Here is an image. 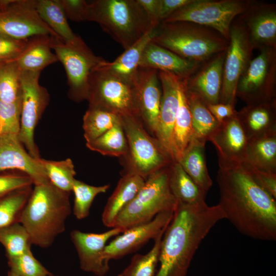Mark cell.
<instances>
[{
    "label": "cell",
    "instance_id": "obj_15",
    "mask_svg": "<svg viewBox=\"0 0 276 276\" xmlns=\"http://www.w3.org/2000/svg\"><path fill=\"white\" fill-rule=\"evenodd\" d=\"M133 85L137 117L155 137L162 93L158 71L139 67Z\"/></svg>",
    "mask_w": 276,
    "mask_h": 276
},
{
    "label": "cell",
    "instance_id": "obj_14",
    "mask_svg": "<svg viewBox=\"0 0 276 276\" xmlns=\"http://www.w3.org/2000/svg\"><path fill=\"white\" fill-rule=\"evenodd\" d=\"M0 33L19 39L42 34L59 37L41 19L32 0H7L0 10Z\"/></svg>",
    "mask_w": 276,
    "mask_h": 276
},
{
    "label": "cell",
    "instance_id": "obj_12",
    "mask_svg": "<svg viewBox=\"0 0 276 276\" xmlns=\"http://www.w3.org/2000/svg\"><path fill=\"white\" fill-rule=\"evenodd\" d=\"M228 41L223 64L220 102L235 106L238 80L251 60L254 50L247 29L239 16L231 25Z\"/></svg>",
    "mask_w": 276,
    "mask_h": 276
},
{
    "label": "cell",
    "instance_id": "obj_39",
    "mask_svg": "<svg viewBox=\"0 0 276 276\" xmlns=\"http://www.w3.org/2000/svg\"><path fill=\"white\" fill-rule=\"evenodd\" d=\"M21 99V70L16 61L0 66V101L14 103Z\"/></svg>",
    "mask_w": 276,
    "mask_h": 276
},
{
    "label": "cell",
    "instance_id": "obj_34",
    "mask_svg": "<svg viewBox=\"0 0 276 276\" xmlns=\"http://www.w3.org/2000/svg\"><path fill=\"white\" fill-rule=\"evenodd\" d=\"M91 151L103 155L124 157L128 153V144L121 118L113 126L96 139L86 143Z\"/></svg>",
    "mask_w": 276,
    "mask_h": 276
},
{
    "label": "cell",
    "instance_id": "obj_41",
    "mask_svg": "<svg viewBox=\"0 0 276 276\" xmlns=\"http://www.w3.org/2000/svg\"><path fill=\"white\" fill-rule=\"evenodd\" d=\"M109 185L94 186L75 179L72 192L74 195L73 212L75 217L81 220L86 218L95 198L101 193H105Z\"/></svg>",
    "mask_w": 276,
    "mask_h": 276
},
{
    "label": "cell",
    "instance_id": "obj_13",
    "mask_svg": "<svg viewBox=\"0 0 276 276\" xmlns=\"http://www.w3.org/2000/svg\"><path fill=\"white\" fill-rule=\"evenodd\" d=\"M40 72L21 71V110L19 139L34 158H40L34 132L50 101L47 89L39 82Z\"/></svg>",
    "mask_w": 276,
    "mask_h": 276
},
{
    "label": "cell",
    "instance_id": "obj_18",
    "mask_svg": "<svg viewBox=\"0 0 276 276\" xmlns=\"http://www.w3.org/2000/svg\"><path fill=\"white\" fill-rule=\"evenodd\" d=\"M162 87V99L155 138L173 162H177L174 142V128L178 108L179 78L158 71Z\"/></svg>",
    "mask_w": 276,
    "mask_h": 276
},
{
    "label": "cell",
    "instance_id": "obj_30",
    "mask_svg": "<svg viewBox=\"0 0 276 276\" xmlns=\"http://www.w3.org/2000/svg\"><path fill=\"white\" fill-rule=\"evenodd\" d=\"M169 187L178 203L194 204L205 201L207 192L199 187L178 162L170 167Z\"/></svg>",
    "mask_w": 276,
    "mask_h": 276
},
{
    "label": "cell",
    "instance_id": "obj_24",
    "mask_svg": "<svg viewBox=\"0 0 276 276\" xmlns=\"http://www.w3.org/2000/svg\"><path fill=\"white\" fill-rule=\"evenodd\" d=\"M236 114L248 140L276 133V100L246 105Z\"/></svg>",
    "mask_w": 276,
    "mask_h": 276
},
{
    "label": "cell",
    "instance_id": "obj_25",
    "mask_svg": "<svg viewBox=\"0 0 276 276\" xmlns=\"http://www.w3.org/2000/svg\"><path fill=\"white\" fill-rule=\"evenodd\" d=\"M145 180L135 173H125L122 175L102 214V221L105 226L114 227L117 217L135 197Z\"/></svg>",
    "mask_w": 276,
    "mask_h": 276
},
{
    "label": "cell",
    "instance_id": "obj_10",
    "mask_svg": "<svg viewBox=\"0 0 276 276\" xmlns=\"http://www.w3.org/2000/svg\"><path fill=\"white\" fill-rule=\"evenodd\" d=\"M250 0H191L163 22L188 21L210 28L229 41L233 21L247 9Z\"/></svg>",
    "mask_w": 276,
    "mask_h": 276
},
{
    "label": "cell",
    "instance_id": "obj_26",
    "mask_svg": "<svg viewBox=\"0 0 276 276\" xmlns=\"http://www.w3.org/2000/svg\"><path fill=\"white\" fill-rule=\"evenodd\" d=\"M156 28L150 30L112 62L105 60L100 66L124 80L133 83L139 68L143 52L155 34Z\"/></svg>",
    "mask_w": 276,
    "mask_h": 276
},
{
    "label": "cell",
    "instance_id": "obj_23",
    "mask_svg": "<svg viewBox=\"0 0 276 276\" xmlns=\"http://www.w3.org/2000/svg\"><path fill=\"white\" fill-rule=\"evenodd\" d=\"M200 64L185 59L151 40L143 52L139 67L168 73L183 79L192 74Z\"/></svg>",
    "mask_w": 276,
    "mask_h": 276
},
{
    "label": "cell",
    "instance_id": "obj_44",
    "mask_svg": "<svg viewBox=\"0 0 276 276\" xmlns=\"http://www.w3.org/2000/svg\"><path fill=\"white\" fill-rule=\"evenodd\" d=\"M34 185L31 177L18 171L0 173V198L18 189Z\"/></svg>",
    "mask_w": 276,
    "mask_h": 276
},
{
    "label": "cell",
    "instance_id": "obj_53",
    "mask_svg": "<svg viewBox=\"0 0 276 276\" xmlns=\"http://www.w3.org/2000/svg\"><path fill=\"white\" fill-rule=\"evenodd\" d=\"M1 65H0V66H1Z\"/></svg>",
    "mask_w": 276,
    "mask_h": 276
},
{
    "label": "cell",
    "instance_id": "obj_49",
    "mask_svg": "<svg viewBox=\"0 0 276 276\" xmlns=\"http://www.w3.org/2000/svg\"><path fill=\"white\" fill-rule=\"evenodd\" d=\"M207 106L211 113L220 123L234 116L237 111L234 106L228 104L219 102Z\"/></svg>",
    "mask_w": 276,
    "mask_h": 276
},
{
    "label": "cell",
    "instance_id": "obj_35",
    "mask_svg": "<svg viewBox=\"0 0 276 276\" xmlns=\"http://www.w3.org/2000/svg\"><path fill=\"white\" fill-rule=\"evenodd\" d=\"M32 189V186L25 187L0 198V228L19 223Z\"/></svg>",
    "mask_w": 276,
    "mask_h": 276
},
{
    "label": "cell",
    "instance_id": "obj_9",
    "mask_svg": "<svg viewBox=\"0 0 276 276\" xmlns=\"http://www.w3.org/2000/svg\"><path fill=\"white\" fill-rule=\"evenodd\" d=\"M99 65L91 71L89 76L87 99L88 107L120 117H138L133 83L124 80Z\"/></svg>",
    "mask_w": 276,
    "mask_h": 276
},
{
    "label": "cell",
    "instance_id": "obj_36",
    "mask_svg": "<svg viewBox=\"0 0 276 276\" xmlns=\"http://www.w3.org/2000/svg\"><path fill=\"white\" fill-rule=\"evenodd\" d=\"M51 183L58 189L71 193L76 172L71 158L55 161L39 158Z\"/></svg>",
    "mask_w": 276,
    "mask_h": 276
},
{
    "label": "cell",
    "instance_id": "obj_1",
    "mask_svg": "<svg viewBox=\"0 0 276 276\" xmlns=\"http://www.w3.org/2000/svg\"><path fill=\"white\" fill-rule=\"evenodd\" d=\"M218 205L241 234L252 239L276 240V199L240 163L218 162Z\"/></svg>",
    "mask_w": 276,
    "mask_h": 276
},
{
    "label": "cell",
    "instance_id": "obj_40",
    "mask_svg": "<svg viewBox=\"0 0 276 276\" xmlns=\"http://www.w3.org/2000/svg\"><path fill=\"white\" fill-rule=\"evenodd\" d=\"M0 243L5 247L7 258L22 255L31 249L30 236L20 223L0 228Z\"/></svg>",
    "mask_w": 276,
    "mask_h": 276
},
{
    "label": "cell",
    "instance_id": "obj_45",
    "mask_svg": "<svg viewBox=\"0 0 276 276\" xmlns=\"http://www.w3.org/2000/svg\"><path fill=\"white\" fill-rule=\"evenodd\" d=\"M28 39H19L0 33V65L16 61L25 50Z\"/></svg>",
    "mask_w": 276,
    "mask_h": 276
},
{
    "label": "cell",
    "instance_id": "obj_52",
    "mask_svg": "<svg viewBox=\"0 0 276 276\" xmlns=\"http://www.w3.org/2000/svg\"><path fill=\"white\" fill-rule=\"evenodd\" d=\"M49 276H55L54 274H53L52 273H51V275H50Z\"/></svg>",
    "mask_w": 276,
    "mask_h": 276
},
{
    "label": "cell",
    "instance_id": "obj_46",
    "mask_svg": "<svg viewBox=\"0 0 276 276\" xmlns=\"http://www.w3.org/2000/svg\"><path fill=\"white\" fill-rule=\"evenodd\" d=\"M242 164L258 183L276 199V173L260 170L245 163Z\"/></svg>",
    "mask_w": 276,
    "mask_h": 276
},
{
    "label": "cell",
    "instance_id": "obj_32",
    "mask_svg": "<svg viewBox=\"0 0 276 276\" xmlns=\"http://www.w3.org/2000/svg\"><path fill=\"white\" fill-rule=\"evenodd\" d=\"M35 8L41 19L63 41L77 37L68 24L61 0L35 1Z\"/></svg>",
    "mask_w": 276,
    "mask_h": 276
},
{
    "label": "cell",
    "instance_id": "obj_2",
    "mask_svg": "<svg viewBox=\"0 0 276 276\" xmlns=\"http://www.w3.org/2000/svg\"><path fill=\"white\" fill-rule=\"evenodd\" d=\"M223 219L218 204L178 203L162 239L159 267L155 276H186L202 240Z\"/></svg>",
    "mask_w": 276,
    "mask_h": 276
},
{
    "label": "cell",
    "instance_id": "obj_33",
    "mask_svg": "<svg viewBox=\"0 0 276 276\" xmlns=\"http://www.w3.org/2000/svg\"><path fill=\"white\" fill-rule=\"evenodd\" d=\"M177 94L178 103L174 128V142L177 162H178L193 137L191 115L182 78L179 79Z\"/></svg>",
    "mask_w": 276,
    "mask_h": 276
},
{
    "label": "cell",
    "instance_id": "obj_37",
    "mask_svg": "<svg viewBox=\"0 0 276 276\" xmlns=\"http://www.w3.org/2000/svg\"><path fill=\"white\" fill-rule=\"evenodd\" d=\"M121 117L103 110L88 108L83 118V129L86 143L92 141L120 121Z\"/></svg>",
    "mask_w": 276,
    "mask_h": 276
},
{
    "label": "cell",
    "instance_id": "obj_19",
    "mask_svg": "<svg viewBox=\"0 0 276 276\" xmlns=\"http://www.w3.org/2000/svg\"><path fill=\"white\" fill-rule=\"evenodd\" d=\"M246 26L254 49H276V5L251 1L239 15Z\"/></svg>",
    "mask_w": 276,
    "mask_h": 276
},
{
    "label": "cell",
    "instance_id": "obj_43",
    "mask_svg": "<svg viewBox=\"0 0 276 276\" xmlns=\"http://www.w3.org/2000/svg\"><path fill=\"white\" fill-rule=\"evenodd\" d=\"M21 99L14 103L0 101V134L18 135L20 129Z\"/></svg>",
    "mask_w": 276,
    "mask_h": 276
},
{
    "label": "cell",
    "instance_id": "obj_27",
    "mask_svg": "<svg viewBox=\"0 0 276 276\" xmlns=\"http://www.w3.org/2000/svg\"><path fill=\"white\" fill-rule=\"evenodd\" d=\"M51 36L42 34L28 38L25 50L16 60L22 71L41 72L58 61L56 54L52 52Z\"/></svg>",
    "mask_w": 276,
    "mask_h": 276
},
{
    "label": "cell",
    "instance_id": "obj_20",
    "mask_svg": "<svg viewBox=\"0 0 276 276\" xmlns=\"http://www.w3.org/2000/svg\"><path fill=\"white\" fill-rule=\"evenodd\" d=\"M18 171L32 179L34 185L50 182L39 161L27 151L18 135L0 134V173Z\"/></svg>",
    "mask_w": 276,
    "mask_h": 276
},
{
    "label": "cell",
    "instance_id": "obj_31",
    "mask_svg": "<svg viewBox=\"0 0 276 276\" xmlns=\"http://www.w3.org/2000/svg\"><path fill=\"white\" fill-rule=\"evenodd\" d=\"M243 163L276 173V133L248 140Z\"/></svg>",
    "mask_w": 276,
    "mask_h": 276
},
{
    "label": "cell",
    "instance_id": "obj_51",
    "mask_svg": "<svg viewBox=\"0 0 276 276\" xmlns=\"http://www.w3.org/2000/svg\"><path fill=\"white\" fill-rule=\"evenodd\" d=\"M8 276H19V275L16 274L13 271H11V270H9V271L8 272Z\"/></svg>",
    "mask_w": 276,
    "mask_h": 276
},
{
    "label": "cell",
    "instance_id": "obj_42",
    "mask_svg": "<svg viewBox=\"0 0 276 276\" xmlns=\"http://www.w3.org/2000/svg\"><path fill=\"white\" fill-rule=\"evenodd\" d=\"M7 259L10 270L19 276H49L52 273L35 258L31 249Z\"/></svg>",
    "mask_w": 276,
    "mask_h": 276
},
{
    "label": "cell",
    "instance_id": "obj_3",
    "mask_svg": "<svg viewBox=\"0 0 276 276\" xmlns=\"http://www.w3.org/2000/svg\"><path fill=\"white\" fill-rule=\"evenodd\" d=\"M34 186L19 223L27 230L32 244L47 248L65 230V221L71 213V193L50 182Z\"/></svg>",
    "mask_w": 276,
    "mask_h": 276
},
{
    "label": "cell",
    "instance_id": "obj_16",
    "mask_svg": "<svg viewBox=\"0 0 276 276\" xmlns=\"http://www.w3.org/2000/svg\"><path fill=\"white\" fill-rule=\"evenodd\" d=\"M173 211L165 212L156 215L152 220L136 225L117 236L106 245L103 259L109 262L131 254L151 239L154 240L164 233L170 223Z\"/></svg>",
    "mask_w": 276,
    "mask_h": 276
},
{
    "label": "cell",
    "instance_id": "obj_17",
    "mask_svg": "<svg viewBox=\"0 0 276 276\" xmlns=\"http://www.w3.org/2000/svg\"><path fill=\"white\" fill-rule=\"evenodd\" d=\"M118 227L101 233L83 232L74 229L70 237L79 260L80 268L97 276H104L109 270V262L103 259L107 242L112 237L122 233Z\"/></svg>",
    "mask_w": 276,
    "mask_h": 276
},
{
    "label": "cell",
    "instance_id": "obj_29",
    "mask_svg": "<svg viewBox=\"0 0 276 276\" xmlns=\"http://www.w3.org/2000/svg\"><path fill=\"white\" fill-rule=\"evenodd\" d=\"M185 87L192 118V139L205 143L220 123L211 113L207 104L196 94L187 89L185 85Z\"/></svg>",
    "mask_w": 276,
    "mask_h": 276
},
{
    "label": "cell",
    "instance_id": "obj_50",
    "mask_svg": "<svg viewBox=\"0 0 276 276\" xmlns=\"http://www.w3.org/2000/svg\"><path fill=\"white\" fill-rule=\"evenodd\" d=\"M191 0H160V23L174 12L189 3Z\"/></svg>",
    "mask_w": 276,
    "mask_h": 276
},
{
    "label": "cell",
    "instance_id": "obj_28",
    "mask_svg": "<svg viewBox=\"0 0 276 276\" xmlns=\"http://www.w3.org/2000/svg\"><path fill=\"white\" fill-rule=\"evenodd\" d=\"M205 144L192 139L178 162L193 181L208 192L213 182L206 167Z\"/></svg>",
    "mask_w": 276,
    "mask_h": 276
},
{
    "label": "cell",
    "instance_id": "obj_21",
    "mask_svg": "<svg viewBox=\"0 0 276 276\" xmlns=\"http://www.w3.org/2000/svg\"><path fill=\"white\" fill-rule=\"evenodd\" d=\"M226 50L201 63L192 74L183 79L186 89L198 96L207 105L220 102Z\"/></svg>",
    "mask_w": 276,
    "mask_h": 276
},
{
    "label": "cell",
    "instance_id": "obj_11",
    "mask_svg": "<svg viewBox=\"0 0 276 276\" xmlns=\"http://www.w3.org/2000/svg\"><path fill=\"white\" fill-rule=\"evenodd\" d=\"M236 96L246 105L276 100V49L259 50L240 76Z\"/></svg>",
    "mask_w": 276,
    "mask_h": 276
},
{
    "label": "cell",
    "instance_id": "obj_38",
    "mask_svg": "<svg viewBox=\"0 0 276 276\" xmlns=\"http://www.w3.org/2000/svg\"><path fill=\"white\" fill-rule=\"evenodd\" d=\"M164 233L154 240L153 246L148 252L134 255L129 265L118 276H155Z\"/></svg>",
    "mask_w": 276,
    "mask_h": 276
},
{
    "label": "cell",
    "instance_id": "obj_8",
    "mask_svg": "<svg viewBox=\"0 0 276 276\" xmlns=\"http://www.w3.org/2000/svg\"><path fill=\"white\" fill-rule=\"evenodd\" d=\"M51 41L66 72L68 98L76 102L87 100L90 73L106 60L96 56L79 36L67 42L51 36Z\"/></svg>",
    "mask_w": 276,
    "mask_h": 276
},
{
    "label": "cell",
    "instance_id": "obj_22",
    "mask_svg": "<svg viewBox=\"0 0 276 276\" xmlns=\"http://www.w3.org/2000/svg\"><path fill=\"white\" fill-rule=\"evenodd\" d=\"M236 113L220 123L209 140L216 149L219 162L241 164L245 160L248 140Z\"/></svg>",
    "mask_w": 276,
    "mask_h": 276
},
{
    "label": "cell",
    "instance_id": "obj_5",
    "mask_svg": "<svg viewBox=\"0 0 276 276\" xmlns=\"http://www.w3.org/2000/svg\"><path fill=\"white\" fill-rule=\"evenodd\" d=\"M152 41L185 59L200 63L226 51L229 44V41L215 30L182 21L160 23Z\"/></svg>",
    "mask_w": 276,
    "mask_h": 276
},
{
    "label": "cell",
    "instance_id": "obj_4",
    "mask_svg": "<svg viewBox=\"0 0 276 276\" xmlns=\"http://www.w3.org/2000/svg\"><path fill=\"white\" fill-rule=\"evenodd\" d=\"M86 20L98 24L124 50L157 27L136 0L88 1Z\"/></svg>",
    "mask_w": 276,
    "mask_h": 276
},
{
    "label": "cell",
    "instance_id": "obj_48",
    "mask_svg": "<svg viewBox=\"0 0 276 276\" xmlns=\"http://www.w3.org/2000/svg\"><path fill=\"white\" fill-rule=\"evenodd\" d=\"M152 23L157 27L160 23V0H136Z\"/></svg>",
    "mask_w": 276,
    "mask_h": 276
},
{
    "label": "cell",
    "instance_id": "obj_47",
    "mask_svg": "<svg viewBox=\"0 0 276 276\" xmlns=\"http://www.w3.org/2000/svg\"><path fill=\"white\" fill-rule=\"evenodd\" d=\"M67 18L80 22L86 20L88 1L84 0H61Z\"/></svg>",
    "mask_w": 276,
    "mask_h": 276
},
{
    "label": "cell",
    "instance_id": "obj_6",
    "mask_svg": "<svg viewBox=\"0 0 276 276\" xmlns=\"http://www.w3.org/2000/svg\"><path fill=\"white\" fill-rule=\"evenodd\" d=\"M170 166L155 172L146 179L135 197L117 217L113 227L124 232L152 220L159 213L175 211L178 202L169 187Z\"/></svg>",
    "mask_w": 276,
    "mask_h": 276
},
{
    "label": "cell",
    "instance_id": "obj_7",
    "mask_svg": "<svg viewBox=\"0 0 276 276\" xmlns=\"http://www.w3.org/2000/svg\"><path fill=\"white\" fill-rule=\"evenodd\" d=\"M121 120L128 144V153L124 157L127 158L128 167L124 173H135L146 179L151 174L173 163L138 117L122 116Z\"/></svg>",
    "mask_w": 276,
    "mask_h": 276
}]
</instances>
